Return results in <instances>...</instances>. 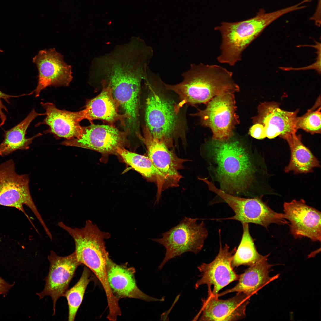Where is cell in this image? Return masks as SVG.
<instances>
[{"label":"cell","mask_w":321,"mask_h":321,"mask_svg":"<svg viewBox=\"0 0 321 321\" xmlns=\"http://www.w3.org/2000/svg\"><path fill=\"white\" fill-rule=\"evenodd\" d=\"M91 275L89 268L84 267L78 281L64 294V296L67 300L69 307V321H73L75 320L77 312L82 301L86 287L91 280Z\"/></svg>","instance_id":"obj_25"},{"label":"cell","mask_w":321,"mask_h":321,"mask_svg":"<svg viewBox=\"0 0 321 321\" xmlns=\"http://www.w3.org/2000/svg\"><path fill=\"white\" fill-rule=\"evenodd\" d=\"M209 190L216 194L232 210L235 215L226 219L242 224L252 223L266 228L271 224H288L284 214L276 212L258 197L246 198L228 194L218 188L207 179L204 180Z\"/></svg>","instance_id":"obj_7"},{"label":"cell","mask_w":321,"mask_h":321,"mask_svg":"<svg viewBox=\"0 0 321 321\" xmlns=\"http://www.w3.org/2000/svg\"><path fill=\"white\" fill-rule=\"evenodd\" d=\"M48 259L50 265L45 278V287L42 292L36 294L40 299L46 295L51 298L54 315L55 314L57 300L60 297L64 296L77 268L81 264L77 260L75 251L69 255L62 257L51 251Z\"/></svg>","instance_id":"obj_13"},{"label":"cell","mask_w":321,"mask_h":321,"mask_svg":"<svg viewBox=\"0 0 321 321\" xmlns=\"http://www.w3.org/2000/svg\"><path fill=\"white\" fill-rule=\"evenodd\" d=\"M197 220L185 217L177 225L162 234V237L151 239L166 249L159 270L171 259L184 253L190 252L197 254L202 249L208 233L204 221L198 223Z\"/></svg>","instance_id":"obj_5"},{"label":"cell","mask_w":321,"mask_h":321,"mask_svg":"<svg viewBox=\"0 0 321 321\" xmlns=\"http://www.w3.org/2000/svg\"><path fill=\"white\" fill-rule=\"evenodd\" d=\"M243 232L240 243L233 254L231 265L233 268L241 265H252L265 258L257 251L249 231L248 224H242Z\"/></svg>","instance_id":"obj_24"},{"label":"cell","mask_w":321,"mask_h":321,"mask_svg":"<svg viewBox=\"0 0 321 321\" xmlns=\"http://www.w3.org/2000/svg\"><path fill=\"white\" fill-rule=\"evenodd\" d=\"M211 162L209 168L221 189L232 195L246 191L255 183L259 171L252 153L232 137L226 141L213 140L206 146Z\"/></svg>","instance_id":"obj_2"},{"label":"cell","mask_w":321,"mask_h":321,"mask_svg":"<svg viewBox=\"0 0 321 321\" xmlns=\"http://www.w3.org/2000/svg\"><path fill=\"white\" fill-rule=\"evenodd\" d=\"M117 153L124 162L139 173L147 180L156 184L157 192L155 202H158L162 192L166 189L165 180L162 174L149 158L130 151L125 148L118 149Z\"/></svg>","instance_id":"obj_22"},{"label":"cell","mask_w":321,"mask_h":321,"mask_svg":"<svg viewBox=\"0 0 321 321\" xmlns=\"http://www.w3.org/2000/svg\"><path fill=\"white\" fill-rule=\"evenodd\" d=\"M100 86L102 90L100 93L88 100L85 108L79 111L81 120L85 119L91 122L98 119L113 126H115L117 122L119 121L125 126V120L128 123L130 116L127 114L120 113V104L114 97L111 88L108 85Z\"/></svg>","instance_id":"obj_16"},{"label":"cell","mask_w":321,"mask_h":321,"mask_svg":"<svg viewBox=\"0 0 321 321\" xmlns=\"http://www.w3.org/2000/svg\"><path fill=\"white\" fill-rule=\"evenodd\" d=\"M130 132L129 128L121 131L115 126L108 125L93 124L82 127L81 133L79 137L66 139L61 144L94 150L104 157L117 155L118 149L129 146L128 137Z\"/></svg>","instance_id":"obj_9"},{"label":"cell","mask_w":321,"mask_h":321,"mask_svg":"<svg viewBox=\"0 0 321 321\" xmlns=\"http://www.w3.org/2000/svg\"><path fill=\"white\" fill-rule=\"evenodd\" d=\"M38 71V82L35 92L36 97L49 86H68L72 81V67L64 60L63 56L54 48L39 51L33 58Z\"/></svg>","instance_id":"obj_12"},{"label":"cell","mask_w":321,"mask_h":321,"mask_svg":"<svg viewBox=\"0 0 321 321\" xmlns=\"http://www.w3.org/2000/svg\"><path fill=\"white\" fill-rule=\"evenodd\" d=\"M285 218L289 221L290 232L295 238L306 237L321 241V212L308 205L305 200L295 199L283 205Z\"/></svg>","instance_id":"obj_14"},{"label":"cell","mask_w":321,"mask_h":321,"mask_svg":"<svg viewBox=\"0 0 321 321\" xmlns=\"http://www.w3.org/2000/svg\"><path fill=\"white\" fill-rule=\"evenodd\" d=\"M278 103L264 102L257 107L258 114L252 118L253 122L263 126L266 137L277 136L283 139L289 134L296 133V122L299 110L289 111L281 109Z\"/></svg>","instance_id":"obj_15"},{"label":"cell","mask_w":321,"mask_h":321,"mask_svg":"<svg viewBox=\"0 0 321 321\" xmlns=\"http://www.w3.org/2000/svg\"><path fill=\"white\" fill-rule=\"evenodd\" d=\"M181 75V82L166 86L187 105L207 104L216 96L240 91L232 72L220 65L191 64Z\"/></svg>","instance_id":"obj_3"},{"label":"cell","mask_w":321,"mask_h":321,"mask_svg":"<svg viewBox=\"0 0 321 321\" xmlns=\"http://www.w3.org/2000/svg\"><path fill=\"white\" fill-rule=\"evenodd\" d=\"M268 255L263 259L250 266L239 277L237 284L232 288L218 294V296L236 292L250 296L274 277L269 276V270L273 265L268 263Z\"/></svg>","instance_id":"obj_20"},{"label":"cell","mask_w":321,"mask_h":321,"mask_svg":"<svg viewBox=\"0 0 321 321\" xmlns=\"http://www.w3.org/2000/svg\"><path fill=\"white\" fill-rule=\"evenodd\" d=\"M249 133L252 137L257 139L266 138L263 126L259 123L254 124L250 129Z\"/></svg>","instance_id":"obj_28"},{"label":"cell","mask_w":321,"mask_h":321,"mask_svg":"<svg viewBox=\"0 0 321 321\" xmlns=\"http://www.w3.org/2000/svg\"><path fill=\"white\" fill-rule=\"evenodd\" d=\"M46 116L42 123L49 127V131L61 138L69 139L79 137L82 126L79 111L72 112L57 108L51 103H41Z\"/></svg>","instance_id":"obj_19"},{"label":"cell","mask_w":321,"mask_h":321,"mask_svg":"<svg viewBox=\"0 0 321 321\" xmlns=\"http://www.w3.org/2000/svg\"><path fill=\"white\" fill-rule=\"evenodd\" d=\"M236 249L231 251L226 244L223 247L220 240V248L214 259L209 263H203L197 268L201 273V278L195 284L197 289L201 285H207L208 295L218 297L219 291L233 281L238 279L239 276L233 270L231 265L233 254Z\"/></svg>","instance_id":"obj_11"},{"label":"cell","mask_w":321,"mask_h":321,"mask_svg":"<svg viewBox=\"0 0 321 321\" xmlns=\"http://www.w3.org/2000/svg\"><path fill=\"white\" fill-rule=\"evenodd\" d=\"M320 98L314 105L303 115L297 117L295 124L297 130L301 129L311 134L321 133Z\"/></svg>","instance_id":"obj_26"},{"label":"cell","mask_w":321,"mask_h":321,"mask_svg":"<svg viewBox=\"0 0 321 321\" xmlns=\"http://www.w3.org/2000/svg\"><path fill=\"white\" fill-rule=\"evenodd\" d=\"M286 13L284 9L268 13L261 9L251 18L233 23H221L220 26L214 29L220 32L222 37L221 54L217 58V61L234 65L241 60L243 51L262 31Z\"/></svg>","instance_id":"obj_4"},{"label":"cell","mask_w":321,"mask_h":321,"mask_svg":"<svg viewBox=\"0 0 321 321\" xmlns=\"http://www.w3.org/2000/svg\"><path fill=\"white\" fill-rule=\"evenodd\" d=\"M19 96L8 95L0 91V127L4 124L7 119L6 116L4 111L7 112L6 107L2 103V100L3 99L8 103L9 100L11 98Z\"/></svg>","instance_id":"obj_27"},{"label":"cell","mask_w":321,"mask_h":321,"mask_svg":"<svg viewBox=\"0 0 321 321\" xmlns=\"http://www.w3.org/2000/svg\"><path fill=\"white\" fill-rule=\"evenodd\" d=\"M106 275L109 286L114 295L118 299L128 298L140 299L147 302L163 301L145 294L137 287L133 268L119 265L108 257L106 260Z\"/></svg>","instance_id":"obj_18"},{"label":"cell","mask_w":321,"mask_h":321,"mask_svg":"<svg viewBox=\"0 0 321 321\" xmlns=\"http://www.w3.org/2000/svg\"><path fill=\"white\" fill-rule=\"evenodd\" d=\"M207 104L205 109L191 115L198 117L202 125L211 129L213 140L223 141L232 137L233 129L239 123L234 93L216 96Z\"/></svg>","instance_id":"obj_8"},{"label":"cell","mask_w":321,"mask_h":321,"mask_svg":"<svg viewBox=\"0 0 321 321\" xmlns=\"http://www.w3.org/2000/svg\"><path fill=\"white\" fill-rule=\"evenodd\" d=\"M45 115L32 110L23 121L9 129L5 130L4 139L0 143V156L4 157L18 150L28 149L33 139L40 133L30 138L25 137L27 130L32 121L37 117Z\"/></svg>","instance_id":"obj_23"},{"label":"cell","mask_w":321,"mask_h":321,"mask_svg":"<svg viewBox=\"0 0 321 321\" xmlns=\"http://www.w3.org/2000/svg\"><path fill=\"white\" fill-rule=\"evenodd\" d=\"M28 174H19L15 171L12 159L0 164V205L15 208L22 212L34 224L25 211L23 205L32 210L45 230V224L33 200L29 187Z\"/></svg>","instance_id":"obj_6"},{"label":"cell","mask_w":321,"mask_h":321,"mask_svg":"<svg viewBox=\"0 0 321 321\" xmlns=\"http://www.w3.org/2000/svg\"><path fill=\"white\" fill-rule=\"evenodd\" d=\"M142 131V134L136 132V135L145 145L148 157L163 176L166 189L178 186L182 177L178 171L183 168L186 160L178 157L164 142L153 136L144 125Z\"/></svg>","instance_id":"obj_10"},{"label":"cell","mask_w":321,"mask_h":321,"mask_svg":"<svg viewBox=\"0 0 321 321\" xmlns=\"http://www.w3.org/2000/svg\"><path fill=\"white\" fill-rule=\"evenodd\" d=\"M250 297L243 292H237L229 299H219L208 295L202 299L200 321H237L246 316V307Z\"/></svg>","instance_id":"obj_17"},{"label":"cell","mask_w":321,"mask_h":321,"mask_svg":"<svg viewBox=\"0 0 321 321\" xmlns=\"http://www.w3.org/2000/svg\"><path fill=\"white\" fill-rule=\"evenodd\" d=\"M13 286L0 277V295L6 293Z\"/></svg>","instance_id":"obj_29"},{"label":"cell","mask_w":321,"mask_h":321,"mask_svg":"<svg viewBox=\"0 0 321 321\" xmlns=\"http://www.w3.org/2000/svg\"><path fill=\"white\" fill-rule=\"evenodd\" d=\"M146 90L145 126L152 135L169 147L176 141H185L187 130L184 102L176 99L159 75L149 67L143 80Z\"/></svg>","instance_id":"obj_1"},{"label":"cell","mask_w":321,"mask_h":321,"mask_svg":"<svg viewBox=\"0 0 321 321\" xmlns=\"http://www.w3.org/2000/svg\"><path fill=\"white\" fill-rule=\"evenodd\" d=\"M283 139L288 143L291 152L289 162L284 169L286 172L307 173L313 171L314 168L320 166L317 158L303 144L300 135L291 134Z\"/></svg>","instance_id":"obj_21"}]
</instances>
